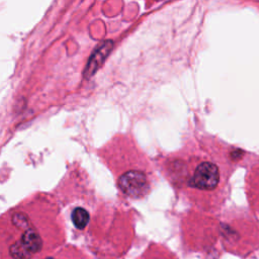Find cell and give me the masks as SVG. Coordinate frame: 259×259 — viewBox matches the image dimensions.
Instances as JSON below:
<instances>
[{"instance_id": "cell-1", "label": "cell", "mask_w": 259, "mask_h": 259, "mask_svg": "<svg viewBox=\"0 0 259 259\" xmlns=\"http://www.w3.org/2000/svg\"><path fill=\"white\" fill-rule=\"evenodd\" d=\"M174 163L171 167V173L181 172V174H173V181L178 182L177 184L182 188V190L191 192L190 198L194 202L203 203L207 205L206 199H209L210 205H215L212 198L218 205L223 202L224 190L227 177L223 174V161L219 158H209L204 153H199L198 155H192L188 159L179 160Z\"/></svg>"}, {"instance_id": "cell-2", "label": "cell", "mask_w": 259, "mask_h": 259, "mask_svg": "<svg viewBox=\"0 0 259 259\" xmlns=\"http://www.w3.org/2000/svg\"><path fill=\"white\" fill-rule=\"evenodd\" d=\"M41 239L38 233L27 229L21 239L10 247V254L14 259H30L41 248Z\"/></svg>"}, {"instance_id": "cell-3", "label": "cell", "mask_w": 259, "mask_h": 259, "mask_svg": "<svg viewBox=\"0 0 259 259\" xmlns=\"http://www.w3.org/2000/svg\"><path fill=\"white\" fill-rule=\"evenodd\" d=\"M112 49L113 41L110 39L103 40L95 48L90 58L88 59V62L84 69V76L86 78L92 77L100 69V67L103 65L104 61L106 60Z\"/></svg>"}, {"instance_id": "cell-4", "label": "cell", "mask_w": 259, "mask_h": 259, "mask_svg": "<svg viewBox=\"0 0 259 259\" xmlns=\"http://www.w3.org/2000/svg\"><path fill=\"white\" fill-rule=\"evenodd\" d=\"M89 213L83 207H76L72 212V222L79 230H83L89 223Z\"/></svg>"}, {"instance_id": "cell-5", "label": "cell", "mask_w": 259, "mask_h": 259, "mask_svg": "<svg viewBox=\"0 0 259 259\" xmlns=\"http://www.w3.org/2000/svg\"><path fill=\"white\" fill-rule=\"evenodd\" d=\"M48 259H53V258H48Z\"/></svg>"}]
</instances>
